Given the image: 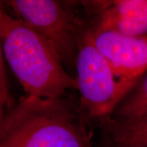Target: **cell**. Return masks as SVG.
<instances>
[{"label":"cell","instance_id":"1","mask_svg":"<svg viewBox=\"0 0 147 147\" xmlns=\"http://www.w3.org/2000/svg\"><path fill=\"white\" fill-rule=\"evenodd\" d=\"M79 100L25 95L0 119V147H95Z\"/></svg>","mask_w":147,"mask_h":147},{"label":"cell","instance_id":"2","mask_svg":"<svg viewBox=\"0 0 147 147\" xmlns=\"http://www.w3.org/2000/svg\"><path fill=\"white\" fill-rule=\"evenodd\" d=\"M0 39L3 57L26 95L57 99L77 90L54 47L10 14L0 1Z\"/></svg>","mask_w":147,"mask_h":147},{"label":"cell","instance_id":"3","mask_svg":"<svg viewBox=\"0 0 147 147\" xmlns=\"http://www.w3.org/2000/svg\"><path fill=\"white\" fill-rule=\"evenodd\" d=\"M76 79L80 109L90 123L97 125L111 117L138 82L119 76L85 32L78 45Z\"/></svg>","mask_w":147,"mask_h":147},{"label":"cell","instance_id":"4","mask_svg":"<svg viewBox=\"0 0 147 147\" xmlns=\"http://www.w3.org/2000/svg\"><path fill=\"white\" fill-rule=\"evenodd\" d=\"M68 2L56 0L1 1L14 17L50 42L66 70L73 76L71 73L76 72L79 42L86 26L83 16L72 6L73 1Z\"/></svg>","mask_w":147,"mask_h":147},{"label":"cell","instance_id":"5","mask_svg":"<svg viewBox=\"0 0 147 147\" xmlns=\"http://www.w3.org/2000/svg\"><path fill=\"white\" fill-rule=\"evenodd\" d=\"M86 31L130 36L147 34V0L79 1Z\"/></svg>","mask_w":147,"mask_h":147},{"label":"cell","instance_id":"6","mask_svg":"<svg viewBox=\"0 0 147 147\" xmlns=\"http://www.w3.org/2000/svg\"><path fill=\"white\" fill-rule=\"evenodd\" d=\"M85 33L122 78L138 82L147 72V34L130 36L86 30Z\"/></svg>","mask_w":147,"mask_h":147},{"label":"cell","instance_id":"7","mask_svg":"<svg viewBox=\"0 0 147 147\" xmlns=\"http://www.w3.org/2000/svg\"><path fill=\"white\" fill-rule=\"evenodd\" d=\"M98 126L101 147H147V115L126 121L109 118Z\"/></svg>","mask_w":147,"mask_h":147},{"label":"cell","instance_id":"8","mask_svg":"<svg viewBox=\"0 0 147 147\" xmlns=\"http://www.w3.org/2000/svg\"><path fill=\"white\" fill-rule=\"evenodd\" d=\"M147 115V72L120 103L110 118L132 120Z\"/></svg>","mask_w":147,"mask_h":147},{"label":"cell","instance_id":"9","mask_svg":"<svg viewBox=\"0 0 147 147\" xmlns=\"http://www.w3.org/2000/svg\"><path fill=\"white\" fill-rule=\"evenodd\" d=\"M0 87L7 94H9L8 80H7L6 71L5 68L4 57H3L2 47L0 39Z\"/></svg>","mask_w":147,"mask_h":147},{"label":"cell","instance_id":"10","mask_svg":"<svg viewBox=\"0 0 147 147\" xmlns=\"http://www.w3.org/2000/svg\"><path fill=\"white\" fill-rule=\"evenodd\" d=\"M12 104L10 95L5 93L0 87V119L3 117L7 108Z\"/></svg>","mask_w":147,"mask_h":147}]
</instances>
